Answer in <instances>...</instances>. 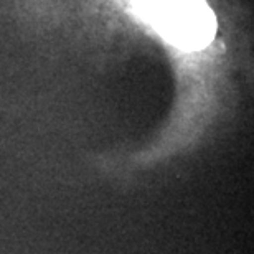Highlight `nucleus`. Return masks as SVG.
I'll return each instance as SVG.
<instances>
[{
  "label": "nucleus",
  "mask_w": 254,
  "mask_h": 254,
  "mask_svg": "<svg viewBox=\"0 0 254 254\" xmlns=\"http://www.w3.org/2000/svg\"><path fill=\"white\" fill-rule=\"evenodd\" d=\"M137 10L167 42L182 50H201L216 33L206 0H134Z\"/></svg>",
  "instance_id": "nucleus-1"
}]
</instances>
